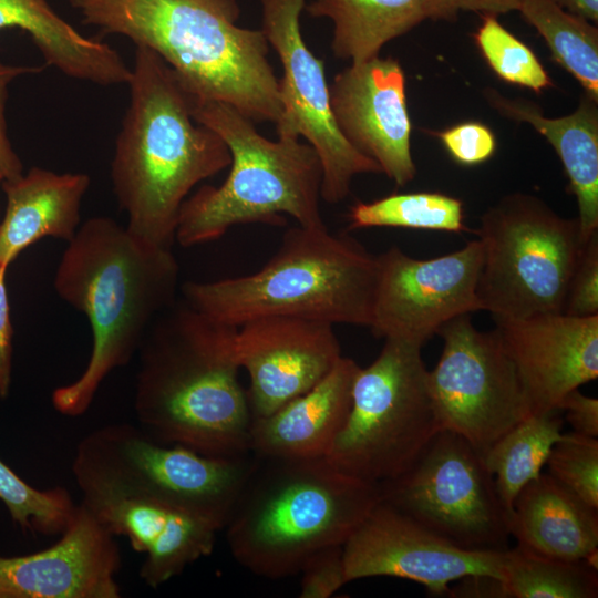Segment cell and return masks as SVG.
Wrapping results in <instances>:
<instances>
[{
  "label": "cell",
  "instance_id": "6da1fadb",
  "mask_svg": "<svg viewBox=\"0 0 598 598\" xmlns=\"http://www.w3.org/2000/svg\"><path fill=\"white\" fill-rule=\"evenodd\" d=\"M238 327L183 298L161 313L138 353L133 406L152 439L209 456L250 453L252 415L235 347Z\"/></svg>",
  "mask_w": 598,
  "mask_h": 598
},
{
  "label": "cell",
  "instance_id": "7a4b0ae2",
  "mask_svg": "<svg viewBox=\"0 0 598 598\" xmlns=\"http://www.w3.org/2000/svg\"><path fill=\"white\" fill-rule=\"evenodd\" d=\"M178 278L171 248L144 241L111 217H91L80 225L53 286L63 301L86 316L92 350L81 375L53 391L60 414H84L105 379L130 363L157 317L177 300Z\"/></svg>",
  "mask_w": 598,
  "mask_h": 598
},
{
  "label": "cell",
  "instance_id": "3957f363",
  "mask_svg": "<svg viewBox=\"0 0 598 598\" xmlns=\"http://www.w3.org/2000/svg\"><path fill=\"white\" fill-rule=\"evenodd\" d=\"M127 85L111 162L113 192L132 234L172 249L182 204L195 185L230 165V151L194 120L189 92L151 49L136 45Z\"/></svg>",
  "mask_w": 598,
  "mask_h": 598
},
{
  "label": "cell",
  "instance_id": "277c9868",
  "mask_svg": "<svg viewBox=\"0 0 598 598\" xmlns=\"http://www.w3.org/2000/svg\"><path fill=\"white\" fill-rule=\"evenodd\" d=\"M82 23L154 51L192 95L277 123L279 80L264 32L237 24V0H69Z\"/></svg>",
  "mask_w": 598,
  "mask_h": 598
},
{
  "label": "cell",
  "instance_id": "5b68a950",
  "mask_svg": "<svg viewBox=\"0 0 598 598\" xmlns=\"http://www.w3.org/2000/svg\"><path fill=\"white\" fill-rule=\"evenodd\" d=\"M224 527L235 560L254 575L300 573L317 550L343 545L382 499L380 485L324 457H259Z\"/></svg>",
  "mask_w": 598,
  "mask_h": 598
},
{
  "label": "cell",
  "instance_id": "8992f818",
  "mask_svg": "<svg viewBox=\"0 0 598 598\" xmlns=\"http://www.w3.org/2000/svg\"><path fill=\"white\" fill-rule=\"evenodd\" d=\"M377 279V256L355 239L298 225L256 272L181 290L188 305L234 327L270 316L370 327Z\"/></svg>",
  "mask_w": 598,
  "mask_h": 598
},
{
  "label": "cell",
  "instance_id": "52a82bcc",
  "mask_svg": "<svg viewBox=\"0 0 598 598\" xmlns=\"http://www.w3.org/2000/svg\"><path fill=\"white\" fill-rule=\"evenodd\" d=\"M190 100L194 120L221 137L231 163L221 185H204L184 200L175 241L193 247L235 225H282V215L305 228H327L320 212L322 168L310 144L299 137L268 140L233 106L192 94Z\"/></svg>",
  "mask_w": 598,
  "mask_h": 598
},
{
  "label": "cell",
  "instance_id": "ba28073f",
  "mask_svg": "<svg viewBox=\"0 0 598 598\" xmlns=\"http://www.w3.org/2000/svg\"><path fill=\"white\" fill-rule=\"evenodd\" d=\"M256 461L251 452L204 455L182 445L161 443L137 424L113 423L79 442L71 471L80 492L94 489L148 498L223 530Z\"/></svg>",
  "mask_w": 598,
  "mask_h": 598
},
{
  "label": "cell",
  "instance_id": "9c48e42d",
  "mask_svg": "<svg viewBox=\"0 0 598 598\" xmlns=\"http://www.w3.org/2000/svg\"><path fill=\"white\" fill-rule=\"evenodd\" d=\"M483 259L476 295L494 319L563 313L585 243L577 218H565L542 199L505 196L481 217Z\"/></svg>",
  "mask_w": 598,
  "mask_h": 598
},
{
  "label": "cell",
  "instance_id": "30bf717a",
  "mask_svg": "<svg viewBox=\"0 0 598 598\" xmlns=\"http://www.w3.org/2000/svg\"><path fill=\"white\" fill-rule=\"evenodd\" d=\"M422 347L385 339L354 377L347 420L324 458L339 471L381 484L406 470L442 430Z\"/></svg>",
  "mask_w": 598,
  "mask_h": 598
},
{
  "label": "cell",
  "instance_id": "8fae6325",
  "mask_svg": "<svg viewBox=\"0 0 598 598\" xmlns=\"http://www.w3.org/2000/svg\"><path fill=\"white\" fill-rule=\"evenodd\" d=\"M380 485L382 501L466 550H504L509 511L483 455L463 436L440 430L401 475Z\"/></svg>",
  "mask_w": 598,
  "mask_h": 598
},
{
  "label": "cell",
  "instance_id": "7c38bea8",
  "mask_svg": "<svg viewBox=\"0 0 598 598\" xmlns=\"http://www.w3.org/2000/svg\"><path fill=\"white\" fill-rule=\"evenodd\" d=\"M437 334L443 349L429 388L440 425L483 455L532 414L526 394L496 331L477 330L471 313L447 321Z\"/></svg>",
  "mask_w": 598,
  "mask_h": 598
},
{
  "label": "cell",
  "instance_id": "4fadbf2b",
  "mask_svg": "<svg viewBox=\"0 0 598 598\" xmlns=\"http://www.w3.org/2000/svg\"><path fill=\"white\" fill-rule=\"evenodd\" d=\"M262 28L277 52L281 114L278 137H305L317 152L321 168V199L343 200L359 174L381 173L379 165L357 151L339 131L330 106L324 65L307 47L300 29L305 0H260Z\"/></svg>",
  "mask_w": 598,
  "mask_h": 598
},
{
  "label": "cell",
  "instance_id": "5bb4252c",
  "mask_svg": "<svg viewBox=\"0 0 598 598\" xmlns=\"http://www.w3.org/2000/svg\"><path fill=\"white\" fill-rule=\"evenodd\" d=\"M482 259L478 238L457 251L426 260L390 247L377 256L369 328L375 337L423 347L447 321L480 310L476 288Z\"/></svg>",
  "mask_w": 598,
  "mask_h": 598
},
{
  "label": "cell",
  "instance_id": "9a60e30c",
  "mask_svg": "<svg viewBox=\"0 0 598 598\" xmlns=\"http://www.w3.org/2000/svg\"><path fill=\"white\" fill-rule=\"evenodd\" d=\"M504 550L462 549L381 499L343 544V563L348 582L396 577L439 596L464 577L501 578Z\"/></svg>",
  "mask_w": 598,
  "mask_h": 598
},
{
  "label": "cell",
  "instance_id": "2e32d148",
  "mask_svg": "<svg viewBox=\"0 0 598 598\" xmlns=\"http://www.w3.org/2000/svg\"><path fill=\"white\" fill-rule=\"evenodd\" d=\"M236 354L249 375L252 419L266 416L319 383L342 357L333 324L270 316L237 328Z\"/></svg>",
  "mask_w": 598,
  "mask_h": 598
},
{
  "label": "cell",
  "instance_id": "e0dca14e",
  "mask_svg": "<svg viewBox=\"0 0 598 598\" xmlns=\"http://www.w3.org/2000/svg\"><path fill=\"white\" fill-rule=\"evenodd\" d=\"M330 106L344 138L373 159L398 186L416 175L405 74L398 60L379 55L339 72L329 84Z\"/></svg>",
  "mask_w": 598,
  "mask_h": 598
},
{
  "label": "cell",
  "instance_id": "ac0fdd59",
  "mask_svg": "<svg viewBox=\"0 0 598 598\" xmlns=\"http://www.w3.org/2000/svg\"><path fill=\"white\" fill-rule=\"evenodd\" d=\"M121 561L115 536L80 503L55 544L0 556V598H118Z\"/></svg>",
  "mask_w": 598,
  "mask_h": 598
},
{
  "label": "cell",
  "instance_id": "d6986e66",
  "mask_svg": "<svg viewBox=\"0 0 598 598\" xmlns=\"http://www.w3.org/2000/svg\"><path fill=\"white\" fill-rule=\"evenodd\" d=\"M532 414L559 411L570 391L598 377V316L547 313L495 319Z\"/></svg>",
  "mask_w": 598,
  "mask_h": 598
},
{
  "label": "cell",
  "instance_id": "ffe728a7",
  "mask_svg": "<svg viewBox=\"0 0 598 598\" xmlns=\"http://www.w3.org/2000/svg\"><path fill=\"white\" fill-rule=\"evenodd\" d=\"M81 503L116 536L144 554L140 578L156 589L209 556L218 532L210 523L148 498L83 491Z\"/></svg>",
  "mask_w": 598,
  "mask_h": 598
},
{
  "label": "cell",
  "instance_id": "44dd1931",
  "mask_svg": "<svg viewBox=\"0 0 598 598\" xmlns=\"http://www.w3.org/2000/svg\"><path fill=\"white\" fill-rule=\"evenodd\" d=\"M359 365L341 357L313 388L272 413L252 419L249 450L259 457H324L351 408Z\"/></svg>",
  "mask_w": 598,
  "mask_h": 598
},
{
  "label": "cell",
  "instance_id": "7402d4cb",
  "mask_svg": "<svg viewBox=\"0 0 598 598\" xmlns=\"http://www.w3.org/2000/svg\"><path fill=\"white\" fill-rule=\"evenodd\" d=\"M90 184L87 174L37 166L3 183L7 206L0 220V265L8 267L45 237L69 243L80 227L81 204Z\"/></svg>",
  "mask_w": 598,
  "mask_h": 598
},
{
  "label": "cell",
  "instance_id": "603a6c76",
  "mask_svg": "<svg viewBox=\"0 0 598 598\" xmlns=\"http://www.w3.org/2000/svg\"><path fill=\"white\" fill-rule=\"evenodd\" d=\"M484 96L497 113L532 125L555 148L568 177V192L577 199V219L586 243L598 231V101L585 94L573 113L547 117L527 100L509 99L491 87Z\"/></svg>",
  "mask_w": 598,
  "mask_h": 598
},
{
  "label": "cell",
  "instance_id": "cb8c5ba5",
  "mask_svg": "<svg viewBox=\"0 0 598 598\" xmlns=\"http://www.w3.org/2000/svg\"><path fill=\"white\" fill-rule=\"evenodd\" d=\"M517 545L547 557L577 561L598 549V509L548 473L517 494L509 513Z\"/></svg>",
  "mask_w": 598,
  "mask_h": 598
},
{
  "label": "cell",
  "instance_id": "d4e9b609",
  "mask_svg": "<svg viewBox=\"0 0 598 598\" xmlns=\"http://www.w3.org/2000/svg\"><path fill=\"white\" fill-rule=\"evenodd\" d=\"M27 32L45 64L62 74L103 86L127 84L131 66L110 44L86 38L47 0H0V31Z\"/></svg>",
  "mask_w": 598,
  "mask_h": 598
},
{
  "label": "cell",
  "instance_id": "484cf974",
  "mask_svg": "<svg viewBox=\"0 0 598 598\" xmlns=\"http://www.w3.org/2000/svg\"><path fill=\"white\" fill-rule=\"evenodd\" d=\"M310 16L333 24V54L351 63L379 55L389 41L431 18V0H312Z\"/></svg>",
  "mask_w": 598,
  "mask_h": 598
},
{
  "label": "cell",
  "instance_id": "4316f807",
  "mask_svg": "<svg viewBox=\"0 0 598 598\" xmlns=\"http://www.w3.org/2000/svg\"><path fill=\"white\" fill-rule=\"evenodd\" d=\"M559 411L534 413L501 436L484 454L499 498L507 511L520 489L536 478L560 439Z\"/></svg>",
  "mask_w": 598,
  "mask_h": 598
},
{
  "label": "cell",
  "instance_id": "83f0119b",
  "mask_svg": "<svg viewBox=\"0 0 598 598\" xmlns=\"http://www.w3.org/2000/svg\"><path fill=\"white\" fill-rule=\"evenodd\" d=\"M498 598H596L598 569L585 560L539 555L519 545L504 550Z\"/></svg>",
  "mask_w": 598,
  "mask_h": 598
},
{
  "label": "cell",
  "instance_id": "f1b7e54d",
  "mask_svg": "<svg viewBox=\"0 0 598 598\" xmlns=\"http://www.w3.org/2000/svg\"><path fill=\"white\" fill-rule=\"evenodd\" d=\"M518 11L544 38L553 59L598 101V29L553 0H523Z\"/></svg>",
  "mask_w": 598,
  "mask_h": 598
},
{
  "label": "cell",
  "instance_id": "f546056e",
  "mask_svg": "<svg viewBox=\"0 0 598 598\" xmlns=\"http://www.w3.org/2000/svg\"><path fill=\"white\" fill-rule=\"evenodd\" d=\"M351 229L394 227L463 233V203L437 192L392 194L370 203L359 202L349 213Z\"/></svg>",
  "mask_w": 598,
  "mask_h": 598
},
{
  "label": "cell",
  "instance_id": "4dcf8cb0",
  "mask_svg": "<svg viewBox=\"0 0 598 598\" xmlns=\"http://www.w3.org/2000/svg\"><path fill=\"white\" fill-rule=\"evenodd\" d=\"M0 499L14 523L41 535H61L78 505L63 487L35 488L25 483L0 458Z\"/></svg>",
  "mask_w": 598,
  "mask_h": 598
},
{
  "label": "cell",
  "instance_id": "1f68e13d",
  "mask_svg": "<svg viewBox=\"0 0 598 598\" xmlns=\"http://www.w3.org/2000/svg\"><path fill=\"white\" fill-rule=\"evenodd\" d=\"M474 40L488 66L503 81L537 94L551 86L553 82L536 54L495 16H483Z\"/></svg>",
  "mask_w": 598,
  "mask_h": 598
},
{
  "label": "cell",
  "instance_id": "d6a6232c",
  "mask_svg": "<svg viewBox=\"0 0 598 598\" xmlns=\"http://www.w3.org/2000/svg\"><path fill=\"white\" fill-rule=\"evenodd\" d=\"M548 474L598 509V439L563 433L546 461Z\"/></svg>",
  "mask_w": 598,
  "mask_h": 598
},
{
  "label": "cell",
  "instance_id": "836d02e7",
  "mask_svg": "<svg viewBox=\"0 0 598 598\" xmlns=\"http://www.w3.org/2000/svg\"><path fill=\"white\" fill-rule=\"evenodd\" d=\"M563 313L578 318L598 316V231L582 247L569 280Z\"/></svg>",
  "mask_w": 598,
  "mask_h": 598
},
{
  "label": "cell",
  "instance_id": "e575fe53",
  "mask_svg": "<svg viewBox=\"0 0 598 598\" xmlns=\"http://www.w3.org/2000/svg\"><path fill=\"white\" fill-rule=\"evenodd\" d=\"M300 598H329L347 581L343 545L323 547L305 561L300 570Z\"/></svg>",
  "mask_w": 598,
  "mask_h": 598
},
{
  "label": "cell",
  "instance_id": "d590c367",
  "mask_svg": "<svg viewBox=\"0 0 598 598\" xmlns=\"http://www.w3.org/2000/svg\"><path fill=\"white\" fill-rule=\"evenodd\" d=\"M436 135L450 155L462 165L472 166L484 163L496 151L494 133L480 122H463Z\"/></svg>",
  "mask_w": 598,
  "mask_h": 598
},
{
  "label": "cell",
  "instance_id": "8d00e7d4",
  "mask_svg": "<svg viewBox=\"0 0 598 598\" xmlns=\"http://www.w3.org/2000/svg\"><path fill=\"white\" fill-rule=\"evenodd\" d=\"M559 411L565 412V419L573 432L598 437V400L585 395L578 389L570 391L563 399Z\"/></svg>",
  "mask_w": 598,
  "mask_h": 598
},
{
  "label": "cell",
  "instance_id": "74e56055",
  "mask_svg": "<svg viewBox=\"0 0 598 598\" xmlns=\"http://www.w3.org/2000/svg\"><path fill=\"white\" fill-rule=\"evenodd\" d=\"M431 19L453 21L460 11L498 16L518 10L523 0H431Z\"/></svg>",
  "mask_w": 598,
  "mask_h": 598
},
{
  "label": "cell",
  "instance_id": "f35d334b",
  "mask_svg": "<svg viewBox=\"0 0 598 598\" xmlns=\"http://www.w3.org/2000/svg\"><path fill=\"white\" fill-rule=\"evenodd\" d=\"M6 266L0 265V398L10 390L12 373V336L8 293L6 287Z\"/></svg>",
  "mask_w": 598,
  "mask_h": 598
},
{
  "label": "cell",
  "instance_id": "ab89813d",
  "mask_svg": "<svg viewBox=\"0 0 598 598\" xmlns=\"http://www.w3.org/2000/svg\"><path fill=\"white\" fill-rule=\"evenodd\" d=\"M9 83H0V186L23 174V164L8 135L7 103Z\"/></svg>",
  "mask_w": 598,
  "mask_h": 598
},
{
  "label": "cell",
  "instance_id": "60d3db41",
  "mask_svg": "<svg viewBox=\"0 0 598 598\" xmlns=\"http://www.w3.org/2000/svg\"><path fill=\"white\" fill-rule=\"evenodd\" d=\"M563 9L590 22L598 21V0H553Z\"/></svg>",
  "mask_w": 598,
  "mask_h": 598
},
{
  "label": "cell",
  "instance_id": "b9f144b4",
  "mask_svg": "<svg viewBox=\"0 0 598 598\" xmlns=\"http://www.w3.org/2000/svg\"><path fill=\"white\" fill-rule=\"evenodd\" d=\"M42 71L37 65H14L0 61V83H11L12 81L29 74H37Z\"/></svg>",
  "mask_w": 598,
  "mask_h": 598
}]
</instances>
